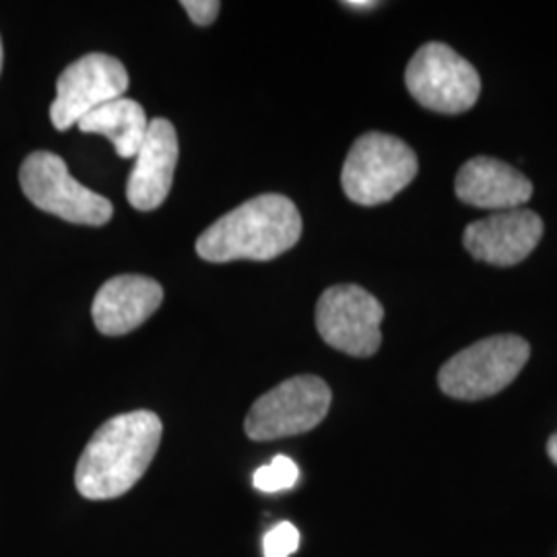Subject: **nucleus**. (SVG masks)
<instances>
[{
    "label": "nucleus",
    "instance_id": "nucleus-4",
    "mask_svg": "<svg viewBox=\"0 0 557 557\" xmlns=\"http://www.w3.org/2000/svg\"><path fill=\"white\" fill-rule=\"evenodd\" d=\"M529 356V343L517 335L481 338L440 368V388L458 400L494 397L517 380Z\"/></svg>",
    "mask_w": 557,
    "mask_h": 557
},
{
    "label": "nucleus",
    "instance_id": "nucleus-6",
    "mask_svg": "<svg viewBox=\"0 0 557 557\" xmlns=\"http://www.w3.org/2000/svg\"><path fill=\"white\" fill-rule=\"evenodd\" d=\"M405 85L413 100L438 114L467 112L481 94L475 66L442 41L419 48L407 64Z\"/></svg>",
    "mask_w": 557,
    "mask_h": 557
},
{
    "label": "nucleus",
    "instance_id": "nucleus-10",
    "mask_svg": "<svg viewBox=\"0 0 557 557\" xmlns=\"http://www.w3.org/2000/svg\"><path fill=\"white\" fill-rule=\"evenodd\" d=\"M543 238V221L529 209L496 211L473 221L462 234L471 257L494 267H512L527 259Z\"/></svg>",
    "mask_w": 557,
    "mask_h": 557
},
{
    "label": "nucleus",
    "instance_id": "nucleus-8",
    "mask_svg": "<svg viewBox=\"0 0 557 557\" xmlns=\"http://www.w3.org/2000/svg\"><path fill=\"white\" fill-rule=\"evenodd\" d=\"M382 319V304L359 285L329 287L317 306V329L322 341L354 358H370L379 351Z\"/></svg>",
    "mask_w": 557,
    "mask_h": 557
},
{
    "label": "nucleus",
    "instance_id": "nucleus-11",
    "mask_svg": "<svg viewBox=\"0 0 557 557\" xmlns=\"http://www.w3.org/2000/svg\"><path fill=\"white\" fill-rule=\"evenodd\" d=\"M178 163V135L170 120L149 122V131L135 158V168L126 184V199L137 211L161 207L172 188Z\"/></svg>",
    "mask_w": 557,
    "mask_h": 557
},
{
    "label": "nucleus",
    "instance_id": "nucleus-20",
    "mask_svg": "<svg viewBox=\"0 0 557 557\" xmlns=\"http://www.w3.org/2000/svg\"><path fill=\"white\" fill-rule=\"evenodd\" d=\"M0 71H2V40H0Z\"/></svg>",
    "mask_w": 557,
    "mask_h": 557
},
{
    "label": "nucleus",
    "instance_id": "nucleus-15",
    "mask_svg": "<svg viewBox=\"0 0 557 557\" xmlns=\"http://www.w3.org/2000/svg\"><path fill=\"white\" fill-rule=\"evenodd\" d=\"M298 465L292 458L278 455L269 465L257 469L255 485L260 492L273 494V492H281V490H292L298 483Z\"/></svg>",
    "mask_w": 557,
    "mask_h": 557
},
{
    "label": "nucleus",
    "instance_id": "nucleus-13",
    "mask_svg": "<svg viewBox=\"0 0 557 557\" xmlns=\"http://www.w3.org/2000/svg\"><path fill=\"white\" fill-rule=\"evenodd\" d=\"M455 193L465 205L492 211H510L520 209L531 200L533 184L517 168L479 156L458 170Z\"/></svg>",
    "mask_w": 557,
    "mask_h": 557
},
{
    "label": "nucleus",
    "instance_id": "nucleus-5",
    "mask_svg": "<svg viewBox=\"0 0 557 557\" xmlns=\"http://www.w3.org/2000/svg\"><path fill=\"white\" fill-rule=\"evenodd\" d=\"M331 400L333 393L324 380L310 374L294 376L255 400L244 432L257 442L306 434L326 418Z\"/></svg>",
    "mask_w": 557,
    "mask_h": 557
},
{
    "label": "nucleus",
    "instance_id": "nucleus-7",
    "mask_svg": "<svg viewBox=\"0 0 557 557\" xmlns=\"http://www.w3.org/2000/svg\"><path fill=\"white\" fill-rule=\"evenodd\" d=\"M21 188L40 211L79 225H103L112 220V202L85 188L69 174L66 163L50 151H36L21 163Z\"/></svg>",
    "mask_w": 557,
    "mask_h": 557
},
{
    "label": "nucleus",
    "instance_id": "nucleus-16",
    "mask_svg": "<svg viewBox=\"0 0 557 557\" xmlns=\"http://www.w3.org/2000/svg\"><path fill=\"white\" fill-rule=\"evenodd\" d=\"M299 531L292 522H278L262 541L264 557H289L298 552Z\"/></svg>",
    "mask_w": 557,
    "mask_h": 557
},
{
    "label": "nucleus",
    "instance_id": "nucleus-9",
    "mask_svg": "<svg viewBox=\"0 0 557 557\" xmlns=\"http://www.w3.org/2000/svg\"><path fill=\"white\" fill-rule=\"evenodd\" d=\"M128 73L110 54H87L69 64L57 81V100L50 106V119L57 131H69L89 112L108 101L124 98Z\"/></svg>",
    "mask_w": 557,
    "mask_h": 557
},
{
    "label": "nucleus",
    "instance_id": "nucleus-17",
    "mask_svg": "<svg viewBox=\"0 0 557 557\" xmlns=\"http://www.w3.org/2000/svg\"><path fill=\"white\" fill-rule=\"evenodd\" d=\"M182 7L186 9L188 17L197 25H211L220 15L221 2L218 0H184Z\"/></svg>",
    "mask_w": 557,
    "mask_h": 557
},
{
    "label": "nucleus",
    "instance_id": "nucleus-18",
    "mask_svg": "<svg viewBox=\"0 0 557 557\" xmlns=\"http://www.w3.org/2000/svg\"><path fill=\"white\" fill-rule=\"evenodd\" d=\"M547 455L552 458V462L557 465V432L552 438L547 440Z\"/></svg>",
    "mask_w": 557,
    "mask_h": 557
},
{
    "label": "nucleus",
    "instance_id": "nucleus-19",
    "mask_svg": "<svg viewBox=\"0 0 557 557\" xmlns=\"http://www.w3.org/2000/svg\"><path fill=\"white\" fill-rule=\"evenodd\" d=\"M345 7L349 9H374L379 2H372V0H366V2H359V0H351V2H343Z\"/></svg>",
    "mask_w": 557,
    "mask_h": 557
},
{
    "label": "nucleus",
    "instance_id": "nucleus-1",
    "mask_svg": "<svg viewBox=\"0 0 557 557\" xmlns=\"http://www.w3.org/2000/svg\"><path fill=\"white\" fill-rule=\"evenodd\" d=\"M161 434V419L147 409L103 421L77 462V492L94 502L128 494L151 467Z\"/></svg>",
    "mask_w": 557,
    "mask_h": 557
},
{
    "label": "nucleus",
    "instance_id": "nucleus-2",
    "mask_svg": "<svg viewBox=\"0 0 557 557\" xmlns=\"http://www.w3.org/2000/svg\"><path fill=\"white\" fill-rule=\"evenodd\" d=\"M301 215L283 195H260L207 227L197 252L207 262L273 260L298 244Z\"/></svg>",
    "mask_w": 557,
    "mask_h": 557
},
{
    "label": "nucleus",
    "instance_id": "nucleus-3",
    "mask_svg": "<svg viewBox=\"0 0 557 557\" xmlns=\"http://www.w3.org/2000/svg\"><path fill=\"white\" fill-rule=\"evenodd\" d=\"M416 151L393 135L366 133L347 153L341 184L347 199L376 207L395 199L418 176Z\"/></svg>",
    "mask_w": 557,
    "mask_h": 557
},
{
    "label": "nucleus",
    "instance_id": "nucleus-12",
    "mask_svg": "<svg viewBox=\"0 0 557 557\" xmlns=\"http://www.w3.org/2000/svg\"><path fill=\"white\" fill-rule=\"evenodd\" d=\"M163 301V289L156 278L119 275L106 281L94 299L91 314L101 335L120 337L151 319Z\"/></svg>",
    "mask_w": 557,
    "mask_h": 557
},
{
    "label": "nucleus",
    "instance_id": "nucleus-14",
    "mask_svg": "<svg viewBox=\"0 0 557 557\" xmlns=\"http://www.w3.org/2000/svg\"><path fill=\"white\" fill-rule=\"evenodd\" d=\"M77 126L81 133L103 135L108 140H112L122 160L137 158L140 145L149 131V122L143 106L128 98H119V100L103 103L94 112H89L85 119H81Z\"/></svg>",
    "mask_w": 557,
    "mask_h": 557
}]
</instances>
